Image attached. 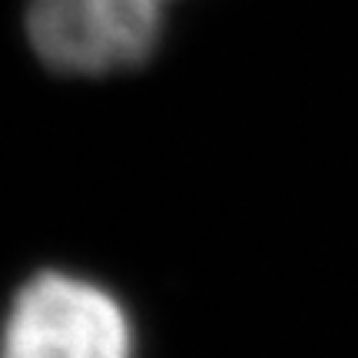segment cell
<instances>
[{
	"label": "cell",
	"mask_w": 358,
	"mask_h": 358,
	"mask_svg": "<svg viewBox=\"0 0 358 358\" xmlns=\"http://www.w3.org/2000/svg\"><path fill=\"white\" fill-rule=\"evenodd\" d=\"M0 358H136V329L106 285L43 268L7 302Z\"/></svg>",
	"instance_id": "obj_1"
},
{
	"label": "cell",
	"mask_w": 358,
	"mask_h": 358,
	"mask_svg": "<svg viewBox=\"0 0 358 358\" xmlns=\"http://www.w3.org/2000/svg\"><path fill=\"white\" fill-rule=\"evenodd\" d=\"M166 3H173V0H166Z\"/></svg>",
	"instance_id": "obj_3"
},
{
	"label": "cell",
	"mask_w": 358,
	"mask_h": 358,
	"mask_svg": "<svg viewBox=\"0 0 358 358\" xmlns=\"http://www.w3.org/2000/svg\"><path fill=\"white\" fill-rule=\"evenodd\" d=\"M166 7V0H27V40L57 73L110 77L153 57Z\"/></svg>",
	"instance_id": "obj_2"
}]
</instances>
